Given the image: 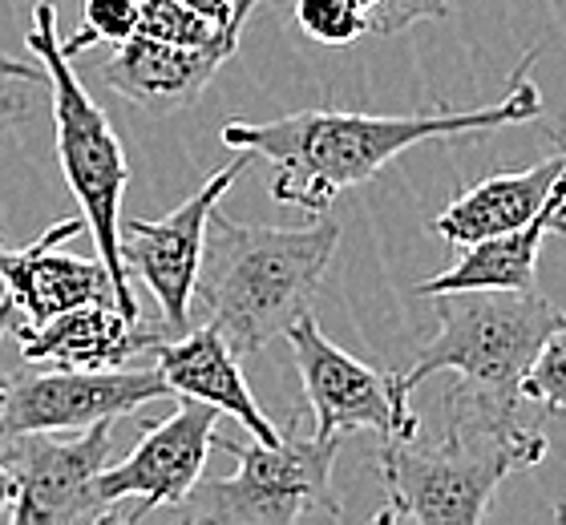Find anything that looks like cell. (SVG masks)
<instances>
[{"instance_id":"cell-19","label":"cell","mask_w":566,"mask_h":525,"mask_svg":"<svg viewBox=\"0 0 566 525\" xmlns=\"http://www.w3.org/2000/svg\"><path fill=\"white\" fill-rule=\"evenodd\" d=\"M138 0H85L82 4V29L70 36V41H61V49L77 57L85 49L94 45H114L118 49L122 41H130L138 33Z\"/></svg>"},{"instance_id":"cell-4","label":"cell","mask_w":566,"mask_h":525,"mask_svg":"<svg viewBox=\"0 0 566 525\" xmlns=\"http://www.w3.org/2000/svg\"><path fill=\"white\" fill-rule=\"evenodd\" d=\"M33 49L36 65L45 70L49 97H53V129H57V162L70 182L73 199L82 202L85 231L94 234L97 259L109 271L114 300L130 319H138L142 307L134 300V280L126 275L118 251L122 234V195L130 182V166L122 154V141L109 126L106 109L90 97L82 77L73 73V57L61 49L57 36V9L53 0H41L33 9V29L24 36Z\"/></svg>"},{"instance_id":"cell-12","label":"cell","mask_w":566,"mask_h":525,"mask_svg":"<svg viewBox=\"0 0 566 525\" xmlns=\"http://www.w3.org/2000/svg\"><path fill=\"white\" fill-rule=\"evenodd\" d=\"M260 4L263 0H235V9L227 17V29L214 36L211 45H170V41H158V36L134 33L102 65V82L126 102L150 109V114H178V109L199 102V94L211 85L214 70L223 61L235 57L243 29H248L251 12Z\"/></svg>"},{"instance_id":"cell-20","label":"cell","mask_w":566,"mask_h":525,"mask_svg":"<svg viewBox=\"0 0 566 525\" xmlns=\"http://www.w3.org/2000/svg\"><path fill=\"white\" fill-rule=\"evenodd\" d=\"M295 24L319 45L348 49L368 33V12L353 0H295Z\"/></svg>"},{"instance_id":"cell-1","label":"cell","mask_w":566,"mask_h":525,"mask_svg":"<svg viewBox=\"0 0 566 525\" xmlns=\"http://www.w3.org/2000/svg\"><path fill=\"white\" fill-rule=\"evenodd\" d=\"M538 49L514 70V82L490 105H441L424 114H353V109H295L272 122H227L223 146L251 150L255 162L272 166L268 190L280 207L324 214L344 190L377 178L392 158L421 141L490 134L522 126L543 114V94L531 77Z\"/></svg>"},{"instance_id":"cell-17","label":"cell","mask_w":566,"mask_h":525,"mask_svg":"<svg viewBox=\"0 0 566 525\" xmlns=\"http://www.w3.org/2000/svg\"><path fill=\"white\" fill-rule=\"evenodd\" d=\"M566 231V178L546 199V207L531 222H522L514 231L482 239L473 246H461V259L453 267L437 271L433 280H424L417 292L441 295V292H465V287H510V292H531L534 271H538V251L546 234Z\"/></svg>"},{"instance_id":"cell-21","label":"cell","mask_w":566,"mask_h":525,"mask_svg":"<svg viewBox=\"0 0 566 525\" xmlns=\"http://www.w3.org/2000/svg\"><path fill=\"white\" fill-rule=\"evenodd\" d=\"M522 400H534V405L566 417V324L543 339L534 364L522 376Z\"/></svg>"},{"instance_id":"cell-5","label":"cell","mask_w":566,"mask_h":525,"mask_svg":"<svg viewBox=\"0 0 566 525\" xmlns=\"http://www.w3.org/2000/svg\"><path fill=\"white\" fill-rule=\"evenodd\" d=\"M437 332L401 380L417 388L437 372H458L473 392L502 409H518L522 376L534 364L543 339L566 324V307L546 295L510 287H465L433 295Z\"/></svg>"},{"instance_id":"cell-14","label":"cell","mask_w":566,"mask_h":525,"mask_svg":"<svg viewBox=\"0 0 566 525\" xmlns=\"http://www.w3.org/2000/svg\"><path fill=\"white\" fill-rule=\"evenodd\" d=\"M12 332L24 360L53 368H122L175 336L166 324H146L142 315L130 319L118 304H82L36 327L17 324Z\"/></svg>"},{"instance_id":"cell-24","label":"cell","mask_w":566,"mask_h":525,"mask_svg":"<svg viewBox=\"0 0 566 525\" xmlns=\"http://www.w3.org/2000/svg\"><path fill=\"white\" fill-rule=\"evenodd\" d=\"M187 4H195V9L207 12V17L219 24H223L227 17H231V9H235V0H187Z\"/></svg>"},{"instance_id":"cell-23","label":"cell","mask_w":566,"mask_h":525,"mask_svg":"<svg viewBox=\"0 0 566 525\" xmlns=\"http://www.w3.org/2000/svg\"><path fill=\"white\" fill-rule=\"evenodd\" d=\"M0 82H33V85H45V70H41V65H29V61L9 57V53H0Z\"/></svg>"},{"instance_id":"cell-13","label":"cell","mask_w":566,"mask_h":525,"mask_svg":"<svg viewBox=\"0 0 566 525\" xmlns=\"http://www.w3.org/2000/svg\"><path fill=\"white\" fill-rule=\"evenodd\" d=\"M82 231L85 219H65L53 222L36 243L21 246V251L0 246V283L29 327L82 304H118L102 259L61 255L57 251L61 243H70L73 234Z\"/></svg>"},{"instance_id":"cell-29","label":"cell","mask_w":566,"mask_h":525,"mask_svg":"<svg viewBox=\"0 0 566 525\" xmlns=\"http://www.w3.org/2000/svg\"><path fill=\"white\" fill-rule=\"evenodd\" d=\"M138 4H142V0H138Z\"/></svg>"},{"instance_id":"cell-2","label":"cell","mask_w":566,"mask_h":525,"mask_svg":"<svg viewBox=\"0 0 566 525\" xmlns=\"http://www.w3.org/2000/svg\"><path fill=\"white\" fill-rule=\"evenodd\" d=\"M453 397V420L437 441L417 432L409 441L380 444L385 510L373 522L478 525L497 485L546 456V437L522 429L518 409H502L473 388Z\"/></svg>"},{"instance_id":"cell-7","label":"cell","mask_w":566,"mask_h":525,"mask_svg":"<svg viewBox=\"0 0 566 525\" xmlns=\"http://www.w3.org/2000/svg\"><path fill=\"white\" fill-rule=\"evenodd\" d=\"M283 336L292 344L295 368L316 417L312 432L319 441H340L348 432H380L385 441H409L421 432V420L409 409L413 388L405 385L401 372H380L336 348L319 332L312 312L300 315Z\"/></svg>"},{"instance_id":"cell-18","label":"cell","mask_w":566,"mask_h":525,"mask_svg":"<svg viewBox=\"0 0 566 525\" xmlns=\"http://www.w3.org/2000/svg\"><path fill=\"white\" fill-rule=\"evenodd\" d=\"M223 29L227 21H211L187 0H142L138 9V33L170 41V45H211Z\"/></svg>"},{"instance_id":"cell-16","label":"cell","mask_w":566,"mask_h":525,"mask_svg":"<svg viewBox=\"0 0 566 525\" xmlns=\"http://www.w3.org/2000/svg\"><path fill=\"white\" fill-rule=\"evenodd\" d=\"M566 178V138H558V150L543 162L526 166V170H506V175H490L478 187L449 202L429 231L453 246H473L482 239L506 234L522 222H531L555 187Z\"/></svg>"},{"instance_id":"cell-6","label":"cell","mask_w":566,"mask_h":525,"mask_svg":"<svg viewBox=\"0 0 566 525\" xmlns=\"http://www.w3.org/2000/svg\"><path fill=\"white\" fill-rule=\"evenodd\" d=\"M219 449L239 456L231 477H199L187 497L166 505V517L178 525H292L304 514L344 517V505L332 490V465L340 453V441H319L316 432L300 429V420H287L280 441H223Z\"/></svg>"},{"instance_id":"cell-10","label":"cell","mask_w":566,"mask_h":525,"mask_svg":"<svg viewBox=\"0 0 566 525\" xmlns=\"http://www.w3.org/2000/svg\"><path fill=\"white\" fill-rule=\"evenodd\" d=\"M255 166V154L239 150L227 166H219L182 207H175L166 219H126L118 234V251L126 263V275L142 280L158 300L163 324L170 332H187L190 307H195V280H199L202 239L207 219L223 202V195Z\"/></svg>"},{"instance_id":"cell-26","label":"cell","mask_w":566,"mask_h":525,"mask_svg":"<svg viewBox=\"0 0 566 525\" xmlns=\"http://www.w3.org/2000/svg\"><path fill=\"white\" fill-rule=\"evenodd\" d=\"M12 315H17L12 300L9 295H0V339H4V332H12Z\"/></svg>"},{"instance_id":"cell-3","label":"cell","mask_w":566,"mask_h":525,"mask_svg":"<svg viewBox=\"0 0 566 525\" xmlns=\"http://www.w3.org/2000/svg\"><path fill=\"white\" fill-rule=\"evenodd\" d=\"M340 246V227H248L223 207L211 210L195 300L239 356H255L312 312L319 283Z\"/></svg>"},{"instance_id":"cell-8","label":"cell","mask_w":566,"mask_h":525,"mask_svg":"<svg viewBox=\"0 0 566 525\" xmlns=\"http://www.w3.org/2000/svg\"><path fill=\"white\" fill-rule=\"evenodd\" d=\"M114 424L102 420L61 441L53 432H17L0 441V465L17 481L12 525H85L114 522L97 497V477L109 465Z\"/></svg>"},{"instance_id":"cell-9","label":"cell","mask_w":566,"mask_h":525,"mask_svg":"<svg viewBox=\"0 0 566 525\" xmlns=\"http://www.w3.org/2000/svg\"><path fill=\"white\" fill-rule=\"evenodd\" d=\"M170 397L158 368H49L0 380V441L17 432H82Z\"/></svg>"},{"instance_id":"cell-25","label":"cell","mask_w":566,"mask_h":525,"mask_svg":"<svg viewBox=\"0 0 566 525\" xmlns=\"http://www.w3.org/2000/svg\"><path fill=\"white\" fill-rule=\"evenodd\" d=\"M12 502H17V481L4 465H0V517H9Z\"/></svg>"},{"instance_id":"cell-11","label":"cell","mask_w":566,"mask_h":525,"mask_svg":"<svg viewBox=\"0 0 566 525\" xmlns=\"http://www.w3.org/2000/svg\"><path fill=\"white\" fill-rule=\"evenodd\" d=\"M142 429L146 432L134 444V453L118 465H106L97 477V497L109 517H118V502H134L130 514H122V522L130 525L182 502L190 485L202 477L219 429V409L182 397L175 417L150 420Z\"/></svg>"},{"instance_id":"cell-22","label":"cell","mask_w":566,"mask_h":525,"mask_svg":"<svg viewBox=\"0 0 566 525\" xmlns=\"http://www.w3.org/2000/svg\"><path fill=\"white\" fill-rule=\"evenodd\" d=\"M449 17V0H385L373 17H368V33L392 36L405 33L421 21H446Z\"/></svg>"},{"instance_id":"cell-15","label":"cell","mask_w":566,"mask_h":525,"mask_svg":"<svg viewBox=\"0 0 566 525\" xmlns=\"http://www.w3.org/2000/svg\"><path fill=\"white\" fill-rule=\"evenodd\" d=\"M154 368L163 372L170 392H178V397L187 400H202V405L235 417L239 429H248L255 441L263 444L280 441V429L263 417V409L251 397L239 351L227 344V336L211 319L202 327H187V332L163 339L154 348Z\"/></svg>"},{"instance_id":"cell-28","label":"cell","mask_w":566,"mask_h":525,"mask_svg":"<svg viewBox=\"0 0 566 525\" xmlns=\"http://www.w3.org/2000/svg\"><path fill=\"white\" fill-rule=\"evenodd\" d=\"M353 4H356V9H365L368 17H373V12H377L380 4H385V0H353Z\"/></svg>"},{"instance_id":"cell-27","label":"cell","mask_w":566,"mask_h":525,"mask_svg":"<svg viewBox=\"0 0 566 525\" xmlns=\"http://www.w3.org/2000/svg\"><path fill=\"white\" fill-rule=\"evenodd\" d=\"M17 114H24L21 102H12V97H0V126H4L9 117H17Z\"/></svg>"}]
</instances>
